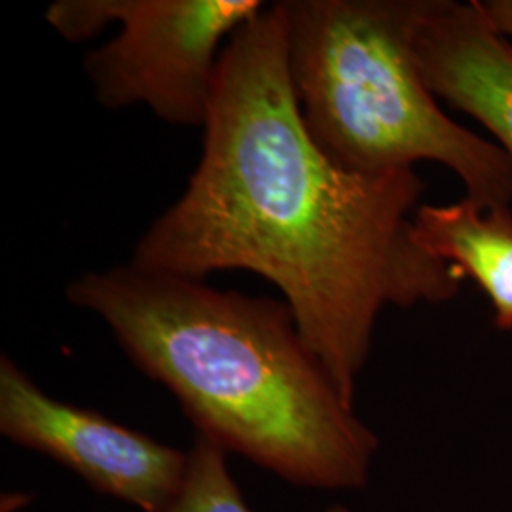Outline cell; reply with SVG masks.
I'll use <instances>...</instances> for the list:
<instances>
[{
  "mask_svg": "<svg viewBox=\"0 0 512 512\" xmlns=\"http://www.w3.org/2000/svg\"><path fill=\"white\" fill-rule=\"evenodd\" d=\"M0 433L73 469L97 492L145 512L164 511L188 469L181 450L50 397L8 355L0 359Z\"/></svg>",
  "mask_w": 512,
  "mask_h": 512,
  "instance_id": "cell-5",
  "label": "cell"
},
{
  "mask_svg": "<svg viewBox=\"0 0 512 512\" xmlns=\"http://www.w3.org/2000/svg\"><path fill=\"white\" fill-rule=\"evenodd\" d=\"M431 0H283L287 65L302 120L332 162L363 175L435 162L467 198L511 207L507 152L440 109L416 38Z\"/></svg>",
  "mask_w": 512,
  "mask_h": 512,
  "instance_id": "cell-3",
  "label": "cell"
},
{
  "mask_svg": "<svg viewBox=\"0 0 512 512\" xmlns=\"http://www.w3.org/2000/svg\"><path fill=\"white\" fill-rule=\"evenodd\" d=\"M200 164L131 262L205 279L243 270L279 289L302 338L353 406L387 306L456 298L465 279L414 239L425 183L416 169L353 173L302 120L281 2L228 40Z\"/></svg>",
  "mask_w": 512,
  "mask_h": 512,
  "instance_id": "cell-1",
  "label": "cell"
},
{
  "mask_svg": "<svg viewBox=\"0 0 512 512\" xmlns=\"http://www.w3.org/2000/svg\"><path fill=\"white\" fill-rule=\"evenodd\" d=\"M416 59L435 97L473 116L512 160V44L476 0H431Z\"/></svg>",
  "mask_w": 512,
  "mask_h": 512,
  "instance_id": "cell-6",
  "label": "cell"
},
{
  "mask_svg": "<svg viewBox=\"0 0 512 512\" xmlns=\"http://www.w3.org/2000/svg\"><path fill=\"white\" fill-rule=\"evenodd\" d=\"M327 512H349L346 507H342V505H334V507H330Z\"/></svg>",
  "mask_w": 512,
  "mask_h": 512,
  "instance_id": "cell-10",
  "label": "cell"
},
{
  "mask_svg": "<svg viewBox=\"0 0 512 512\" xmlns=\"http://www.w3.org/2000/svg\"><path fill=\"white\" fill-rule=\"evenodd\" d=\"M476 4L499 35L512 38V0H476Z\"/></svg>",
  "mask_w": 512,
  "mask_h": 512,
  "instance_id": "cell-9",
  "label": "cell"
},
{
  "mask_svg": "<svg viewBox=\"0 0 512 512\" xmlns=\"http://www.w3.org/2000/svg\"><path fill=\"white\" fill-rule=\"evenodd\" d=\"M162 512H253L226 467V450L196 433L183 486Z\"/></svg>",
  "mask_w": 512,
  "mask_h": 512,
  "instance_id": "cell-8",
  "label": "cell"
},
{
  "mask_svg": "<svg viewBox=\"0 0 512 512\" xmlns=\"http://www.w3.org/2000/svg\"><path fill=\"white\" fill-rule=\"evenodd\" d=\"M264 10L262 0H55L46 21L74 44L118 25L84 57L99 105H143L171 126L205 128L222 52Z\"/></svg>",
  "mask_w": 512,
  "mask_h": 512,
  "instance_id": "cell-4",
  "label": "cell"
},
{
  "mask_svg": "<svg viewBox=\"0 0 512 512\" xmlns=\"http://www.w3.org/2000/svg\"><path fill=\"white\" fill-rule=\"evenodd\" d=\"M423 251L473 279L488 296L497 329L512 330V211L471 198L420 205L412 217Z\"/></svg>",
  "mask_w": 512,
  "mask_h": 512,
  "instance_id": "cell-7",
  "label": "cell"
},
{
  "mask_svg": "<svg viewBox=\"0 0 512 512\" xmlns=\"http://www.w3.org/2000/svg\"><path fill=\"white\" fill-rule=\"evenodd\" d=\"M65 294L226 452L296 486H365L378 439L342 399L287 302L133 262L86 272Z\"/></svg>",
  "mask_w": 512,
  "mask_h": 512,
  "instance_id": "cell-2",
  "label": "cell"
}]
</instances>
